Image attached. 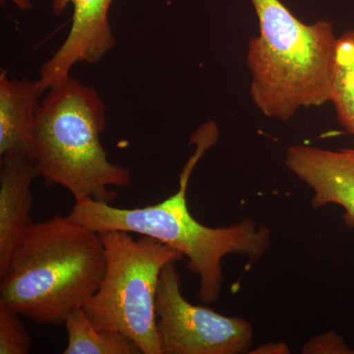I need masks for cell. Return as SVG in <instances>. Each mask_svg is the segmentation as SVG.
<instances>
[{"mask_svg": "<svg viewBox=\"0 0 354 354\" xmlns=\"http://www.w3.org/2000/svg\"><path fill=\"white\" fill-rule=\"evenodd\" d=\"M176 263H167L158 279L156 310L162 354L249 353L254 334L250 322L187 301Z\"/></svg>", "mask_w": 354, "mask_h": 354, "instance_id": "obj_6", "label": "cell"}, {"mask_svg": "<svg viewBox=\"0 0 354 354\" xmlns=\"http://www.w3.org/2000/svg\"><path fill=\"white\" fill-rule=\"evenodd\" d=\"M67 346L64 354H141L136 342L118 332L95 327L85 310L78 308L65 320Z\"/></svg>", "mask_w": 354, "mask_h": 354, "instance_id": "obj_11", "label": "cell"}, {"mask_svg": "<svg viewBox=\"0 0 354 354\" xmlns=\"http://www.w3.org/2000/svg\"><path fill=\"white\" fill-rule=\"evenodd\" d=\"M304 354H354L341 335L335 332L314 335L302 346Z\"/></svg>", "mask_w": 354, "mask_h": 354, "instance_id": "obj_14", "label": "cell"}, {"mask_svg": "<svg viewBox=\"0 0 354 354\" xmlns=\"http://www.w3.org/2000/svg\"><path fill=\"white\" fill-rule=\"evenodd\" d=\"M220 129L213 120L203 123L191 135L195 151L179 176L178 190L164 201L143 208L122 209L93 199L75 203L74 220L102 234L111 230L152 237L176 249L188 258L187 268L199 277L198 297L205 304L216 302L223 290V260L225 256H244L251 263L265 257L272 244L266 225L244 218L227 227H209L195 220L187 206L188 183L204 153L218 139Z\"/></svg>", "mask_w": 354, "mask_h": 354, "instance_id": "obj_1", "label": "cell"}, {"mask_svg": "<svg viewBox=\"0 0 354 354\" xmlns=\"http://www.w3.org/2000/svg\"><path fill=\"white\" fill-rule=\"evenodd\" d=\"M6 1L13 2L22 11H29L32 8L31 0H1V6H3Z\"/></svg>", "mask_w": 354, "mask_h": 354, "instance_id": "obj_16", "label": "cell"}, {"mask_svg": "<svg viewBox=\"0 0 354 354\" xmlns=\"http://www.w3.org/2000/svg\"><path fill=\"white\" fill-rule=\"evenodd\" d=\"M23 316L0 304V354H28L32 339L26 329Z\"/></svg>", "mask_w": 354, "mask_h": 354, "instance_id": "obj_13", "label": "cell"}, {"mask_svg": "<svg viewBox=\"0 0 354 354\" xmlns=\"http://www.w3.org/2000/svg\"><path fill=\"white\" fill-rule=\"evenodd\" d=\"M113 0H53L51 11L60 16L73 7L68 36L41 68L39 82L44 90L64 83L79 64H95L116 48L109 13Z\"/></svg>", "mask_w": 354, "mask_h": 354, "instance_id": "obj_7", "label": "cell"}, {"mask_svg": "<svg viewBox=\"0 0 354 354\" xmlns=\"http://www.w3.org/2000/svg\"><path fill=\"white\" fill-rule=\"evenodd\" d=\"M330 102L339 124L354 137V28L337 39Z\"/></svg>", "mask_w": 354, "mask_h": 354, "instance_id": "obj_12", "label": "cell"}, {"mask_svg": "<svg viewBox=\"0 0 354 354\" xmlns=\"http://www.w3.org/2000/svg\"><path fill=\"white\" fill-rule=\"evenodd\" d=\"M41 176L32 158L8 155L0 165V276L6 272L14 250L34 223L32 183Z\"/></svg>", "mask_w": 354, "mask_h": 354, "instance_id": "obj_9", "label": "cell"}, {"mask_svg": "<svg viewBox=\"0 0 354 354\" xmlns=\"http://www.w3.org/2000/svg\"><path fill=\"white\" fill-rule=\"evenodd\" d=\"M100 234L106 272L84 310L97 329L127 335L143 354H162L156 310L158 279L165 266L183 260V254L146 235L134 239L122 230Z\"/></svg>", "mask_w": 354, "mask_h": 354, "instance_id": "obj_5", "label": "cell"}, {"mask_svg": "<svg viewBox=\"0 0 354 354\" xmlns=\"http://www.w3.org/2000/svg\"><path fill=\"white\" fill-rule=\"evenodd\" d=\"M46 90L39 80L8 78L0 74V156L32 158V130ZM34 160V158H32Z\"/></svg>", "mask_w": 354, "mask_h": 354, "instance_id": "obj_10", "label": "cell"}, {"mask_svg": "<svg viewBox=\"0 0 354 354\" xmlns=\"http://www.w3.org/2000/svg\"><path fill=\"white\" fill-rule=\"evenodd\" d=\"M250 354H288L290 353V349L286 342H267V344H261L254 351H249Z\"/></svg>", "mask_w": 354, "mask_h": 354, "instance_id": "obj_15", "label": "cell"}, {"mask_svg": "<svg viewBox=\"0 0 354 354\" xmlns=\"http://www.w3.org/2000/svg\"><path fill=\"white\" fill-rule=\"evenodd\" d=\"M101 234L71 216L34 223L0 276V304L39 325L64 324L106 272Z\"/></svg>", "mask_w": 354, "mask_h": 354, "instance_id": "obj_2", "label": "cell"}, {"mask_svg": "<svg viewBox=\"0 0 354 354\" xmlns=\"http://www.w3.org/2000/svg\"><path fill=\"white\" fill-rule=\"evenodd\" d=\"M106 108L95 88L70 76L48 88L39 104L32 130V158L48 186L59 185L75 203H111L114 187H127L131 171L113 164L102 147Z\"/></svg>", "mask_w": 354, "mask_h": 354, "instance_id": "obj_4", "label": "cell"}, {"mask_svg": "<svg viewBox=\"0 0 354 354\" xmlns=\"http://www.w3.org/2000/svg\"><path fill=\"white\" fill-rule=\"evenodd\" d=\"M260 32L249 41L247 65L254 106L290 120L300 109L330 101L337 37L333 23L307 25L281 0H250Z\"/></svg>", "mask_w": 354, "mask_h": 354, "instance_id": "obj_3", "label": "cell"}, {"mask_svg": "<svg viewBox=\"0 0 354 354\" xmlns=\"http://www.w3.org/2000/svg\"><path fill=\"white\" fill-rule=\"evenodd\" d=\"M286 165L313 191L312 206L342 207V220L354 228V148L325 150L307 145L290 146Z\"/></svg>", "mask_w": 354, "mask_h": 354, "instance_id": "obj_8", "label": "cell"}]
</instances>
